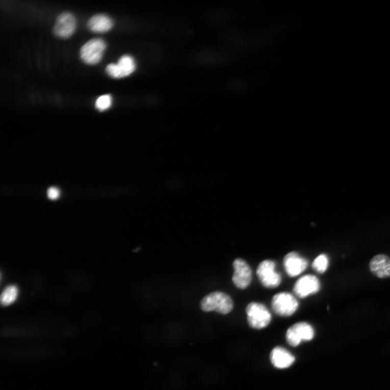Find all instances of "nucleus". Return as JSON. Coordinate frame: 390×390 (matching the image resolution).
I'll use <instances>...</instances> for the list:
<instances>
[{
    "mask_svg": "<svg viewBox=\"0 0 390 390\" xmlns=\"http://www.w3.org/2000/svg\"><path fill=\"white\" fill-rule=\"evenodd\" d=\"M329 265V258L326 254H322L318 256L314 259L312 263V268L316 272L323 274L327 271Z\"/></svg>",
    "mask_w": 390,
    "mask_h": 390,
    "instance_id": "nucleus-16",
    "label": "nucleus"
},
{
    "mask_svg": "<svg viewBox=\"0 0 390 390\" xmlns=\"http://www.w3.org/2000/svg\"><path fill=\"white\" fill-rule=\"evenodd\" d=\"M234 272L232 280L235 286L240 289H245L251 285L252 280V271L250 265L240 258L233 262Z\"/></svg>",
    "mask_w": 390,
    "mask_h": 390,
    "instance_id": "nucleus-8",
    "label": "nucleus"
},
{
    "mask_svg": "<svg viewBox=\"0 0 390 390\" xmlns=\"http://www.w3.org/2000/svg\"><path fill=\"white\" fill-rule=\"evenodd\" d=\"M246 312L248 323L253 329H264L272 320V315L267 307L260 303L252 302L248 304Z\"/></svg>",
    "mask_w": 390,
    "mask_h": 390,
    "instance_id": "nucleus-2",
    "label": "nucleus"
},
{
    "mask_svg": "<svg viewBox=\"0 0 390 390\" xmlns=\"http://www.w3.org/2000/svg\"><path fill=\"white\" fill-rule=\"evenodd\" d=\"M112 103V96L110 94L103 95L95 102V107L101 111H105L111 107Z\"/></svg>",
    "mask_w": 390,
    "mask_h": 390,
    "instance_id": "nucleus-17",
    "label": "nucleus"
},
{
    "mask_svg": "<svg viewBox=\"0 0 390 390\" xmlns=\"http://www.w3.org/2000/svg\"><path fill=\"white\" fill-rule=\"evenodd\" d=\"M283 266L288 276L296 277L303 273L308 266V262L298 253H288L283 259Z\"/></svg>",
    "mask_w": 390,
    "mask_h": 390,
    "instance_id": "nucleus-11",
    "label": "nucleus"
},
{
    "mask_svg": "<svg viewBox=\"0 0 390 390\" xmlns=\"http://www.w3.org/2000/svg\"><path fill=\"white\" fill-rule=\"evenodd\" d=\"M76 27L77 21L74 15L65 12L58 16L53 32L59 38H68L74 33Z\"/></svg>",
    "mask_w": 390,
    "mask_h": 390,
    "instance_id": "nucleus-10",
    "label": "nucleus"
},
{
    "mask_svg": "<svg viewBox=\"0 0 390 390\" xmlns=\"http://www.w3.org/2000/svg\"><path fill=\"white\" fill-rule=\"evenodd\" d=\"M106 48L103 40L93 39L84 44L80 51V55L85 63L95 65L100 63Z\"/></svg>",
    "mask_w": 390,
    "mask_h": 390,
    "instance_id": "nucleus-5",
    "label": "nucleus"
},
{
    "mask_svg": "<svg viewBox=\"0 0 390 390\" xmlns=\"http://www.w3.org/2000/svg\"><path fill=\"white\" fill-rule=\"evenodd\" d=\"M273 365L278 369H286L290 367L295 361V358L287 350L282 348L274 349L270 356Z\"/></svg>",
    "mask_w": 390,
    "mask_h": 390,
    "instance_id": "nucleus-13",
    "label": "nucleus"
},
{
    "mask_svg": "<svg viewBox=\"0 0 390 390\" xmlns=\"http://www.w3.org/2000/svg\"><path fill=\"white\" fill-rule=\"evenodd\" d=\"M19 290L15 286H9L6 287L1 296V303L4 306L13 303L18 296Z\"/></svg>",
    "mask_w": 390,
    "mask_h": 390,
    "instance_id": "nucleus-15",
    "label": "nucleus"
},
{
    "mask_svg": "<svg viewBox=\"0 0 390 390\" xmlns=\"http://www.w3.org/2000/svg\"><path fill=\"white\" fill-rule=\"evenodd\" d=\"M321 282L312 274L306 275L296 282L294 291L298 298L303 299L315 295L321 289Z\"/></svg>",
    "mask_w": 390,
    "mask_h": 390,
    "instance_id": "nucleus-7",
    "label": "nucleus"
},
{
    "mask_svg": "<svg viewBox=\"0 0 390 390\" xmlns=\"http://www.w3.org/2000/svg\"><path fill=\"white\" fill-rule=\"evenodd\" d=\"M314 335L313 328L305 322H300L290 326L286 333V339L292 347H296L303 341L311 340Z\"/></svg>",
    "mask_w": 390,
    "mask_h": 390,
    "instance_id": "nucleus-6",
    "label": "nucleus"
},
{
    "mask_svg": "<svg viewBox=\"0 0 390 390\" xmlns=\"http://www.w3.org/2000/svg\"><path fill=\"white\" fill-rule=\"evenodd\" d=\"M234 307L233 300L225 292L215 291L204 298L201 302L203 311H215L222 314H227Z\"/></svg>",
    "mask_w": 390,
    "mask_h": 390,
    "instance_id": "nucleus-1",
    "label": "nucleus"
},
{
    "mask_svg": "<svg viewBox=\"0 0 390 390\" xmlns=\"http://www.w3.org/2000/svg\"><path fill=\"white\" fill-rule=\"evenodd\" d=\"M47 195L50 199L56 200L59 197L60 191L56 188H51L48 190Z\"/></svg>",
    "mask_w": 390,
    "mask_h": 390,
    "instance_id": "nucleus-18",
    "label": "nucleus"
},
{
    "mask_svg": "<svg viewBox=\"0 0 390 390\" xmlns=\"http://www.w3.org/2000/svg\"><path fill=\"white\" fill-rule=\"evenodd\" d=\"M136 69L135 61L128 55L121 57L117 64H110L106 68V72L113 78H122L130 76Z\"/></svg>",
    "mask_w": 390,
    "mask_h": 390,
    "instance_id": "nucleus-9",
    "label": "nucleus"
},
{
    "mask_svg": "<svg viewBox=\"0 0 390 390\" xmlns=\"http://www.w3.org/2000/svg\"><path fill=\"white\" fill-rule=\"evenodd\" d=\"M113 23L110 17L105 14H96L88 20V28L95 33H105L110 31Z\"/></svg>",
    "mask_w": 390,
    "mask_h": 390,
    "instance_id": "nucleus-14",
    "label": "nucleus"
},
{
    "mask_svg": "<svg viewBox=\"0 0 390 390\" xmlns=\"http://www.w3.org/2000/svg\"><path fill=\"white\" fill-rule=\"evenodd\" d=\"M261 284L267 288L278 287L281 282L280 274L276 271V263L270 260L262 261L256 271Z\"/></svg>",
    "mask_w": 390,
    "mask_h": 390,
    "instance_id": "nucleus-4",
    "label": "nucleus"
},
{
    "mask_svg": "<svg viewBox=\"0 0 390 390\" xmlns=\"http://www.w3.org/2000/svg\"><path fill=\"white\" fill-rule=\"evenodd\" d=\"M296 298L287 292H281L275 295L272 300L274 312L281 316H290L294 314L299 307Z\"/></svg>",
    "mask_w": 390,
    "mask_h": 390,
    "instance_id": "nucleus-3",
    "label": "nucleus"
},
{
    "mask_svg": "<svg viewBox=\"0 0 390 390\" xmlns=\"http://www.w3.org/2000/svg\"><path fill=\"white\" fill-rule=\"evenodd\" d=\"M370 272L381 279L390 278V257L384 254H378L369 263Z\"/></svg>",
    "mask_w": 390,
    "mask_h": 390,
    "instance_id": "nucleus-12",
    "label": "nucleus"
}]
</instances>
